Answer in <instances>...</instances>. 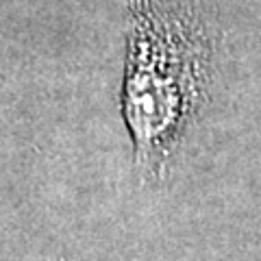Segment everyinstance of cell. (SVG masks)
Wrapping results in <instances>:
<instances>
[{"label": "cell", "instance_id": "1", "mask_svg": "<svg viewBox=\"0 0 261 261\" xmlns=\"http://www.w3.org/2000/svg\"><path fill=\"white\" fill-rule=\"evenodd\" d=\"M218 33L194 3L128 0L120 111L142 183L168 178L209 98Z\"/></svg>", "mask_w": 261, "mask_h": 261}]
</instances>
